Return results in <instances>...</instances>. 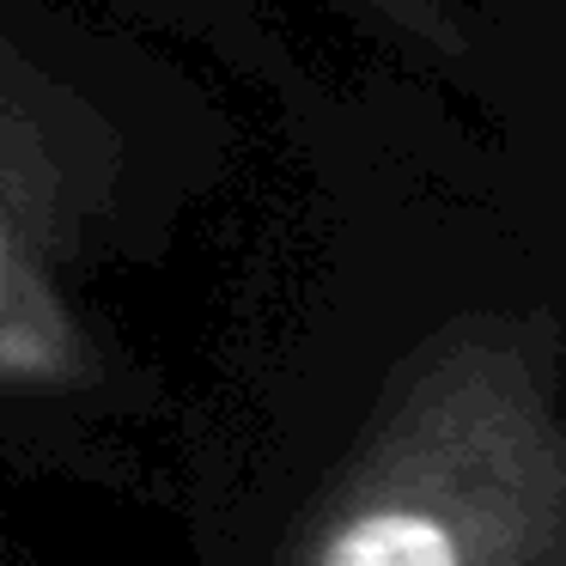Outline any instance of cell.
Segmentation results:
<instances>
[{
	"label": "cell",
	"instance_id": "obj_1",
	"mask_svg": "<svg viewBox=\"0 0 566 566\" xmlns=\"http://www.w3.org/2000/svg\"><path fill=\"white\" fill-rule=\"evenodd\" d=\"M80 196L62 128L0 62V402L74 408L111 396L116 366L80 305Z\"/></svg>",
	"mask_w": 566,
	"mask_h": 566
},
{
	"label": "cell",
	"instance_id": "obj_2",
	"mask_svg": "<svg viewBox=\"0 0 566 566\" xmlns=\"http://www.w3.org/2000/svg\"><path fill=\"white\" fill-rule=\"evenodd\" d=\"M0 566H7V560H0Z\"/></svg>",
	"mask_w": 566,
	"mask_h": 566
}]
</instances>
